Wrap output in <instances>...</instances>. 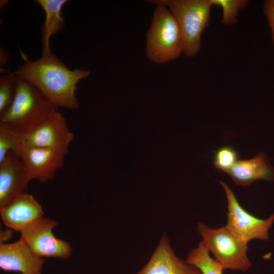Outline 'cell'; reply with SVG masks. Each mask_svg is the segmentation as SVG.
I'll return each instance as SVG.
<instances>
[{"mask_svg":"<svg viewBox=\"0 0 274 274\" xmlns=\"http://www.w3.org/2000/svg\"><path fill=\"white\" fill-rule=\"evenodd\" d=\"M14 73L37 88L58 108L76 109L79 105L76 95L77 84L88 77L86 70H70L52 53L42 54L39 59H25Z\"/></svg>","mask_w":274,"mask_h":274,"instance_id":"cell-1","label":"cell"},{"mask_svg":"<svg viewBox=\"0 0 274 274\" xmlns=\"http://www.w3.org/2000/svg\"><path fill=\"white\" fill-rule=\"evenodd\" d=\"M58 109L37 88L18 77L14 100L0 115V128L23 138Z\"/></svg>","mask_w":274,"mask_h":274,"instance_id":"cell-2","label":"cell"},{"mask_svg":"<svg viewBox=\"0 0 274 274\" xmlns=\"http://www.w3.org/2000/svg\"><path fill=\"white\" fill-rule=\"evenodd\" d=\"M149 3L166 6L177 22L183 43V53L195 56L201 46L202 31L208 26L213 6L210 0H157Z\"/></svg>","mask_w":274,"mask_h":274,"instance_id":"cell-3","label":"cell"},{"mask_svg":"<svg viewBox=\"0 0 274 274\" xmlns=\"http://www.w3.org/2000/svg\"><path fill=\"white\" fill-rule=\"evenodd\" d=\"M146 56L156 64H164L178 58L184 52L179 25L169 9L157 5L146 36Z\"/></svg>","mask_w":274,"mask_h":274,"instance_id":"cell-4","label":"cell"},{"mask_svg":"<svg viewBox=\"0 0 274 274\" xmlns=\"http://www.w3.org/2000/svg\"><path fill=\"white\" fill-rule=\"evenodd\" d=\"M197 230L202 238L201 242L224 269L245 272L252 267L247 255L248 244L226 226L212 228L198 223Z\"/></svg>","mask_w":274,"mask_h":274,"instance_id":"cell-5","label":"cell"},{"mask_svg":"<svg viewBox=\"0 0 274 274\" xmlns=\"http://www.w3.org/2000/svg\"><path fill=\"white\" fill-rule=\"evenodd\" d=\"M219 183L224 189L227 200L225 226L247 244L253 239L267 241L269 230L274 222V213L266 219L254 216L242 207L227 184Z\"/></svg>","mask_w":274,"mask_h":274,"instance_id":"cell-6","label":"cell"},{"mask_svg":"<svg viewBox=\"0 0 274 274\" xmlns=\"http://www.w3.org/2000/svg\"><path fill=\"white\" fill-rule=\"evenodd\" d=\"M57 225L58 223L54 220L43 217L37 218L20 231V238L40 257L68 259L72 248L68 242L56 238L53 234L52 230Z\"/></svg>","mask_w":274,"mask_h":274,"instance_id":"cell-7","label":"cell"},{"mask_svg":"<svg viewBox=\"0 0 274 274\" xmlns=\"http://www.w3.org/2000/svg\"><path fill=\"white\" fill-rule=\"evenodd\" d=\"M74 139L65 118L57 111L23 136L22 141L29 146L53 150L66 155Z\"/></svg>","mask_w":274,"mask_h":274,"instance_id":"cell-8","label":"cell"},{"mask_svg":"<svg viewBox=\"0 0 274 274\" xmlns=\"http://www.w3.org/2000/svg\"><path fill=\"white\" fill-rule=\"evenodd\" d=\"M17 153L24 163L30 181L51 180L63 165L66 156L53 150L29 146L22 141Z\"/></svg>","mask_w":274,"mask_h":274,"instance_id":"cell-9","label":"cell"},{"mask_svg":"<svg viewBox=\"0 0 274 274\" xmlns=\"http://www.w3.org/2000/svg\"><path fill=\"white\" fill-rule=\"evenodd\" d=\"M30 181L18 154L10 152L0 163V209L16 197L26 193Z\"/></svg>","mask_w":274,"mask_h":274,"instance_id":"cell-10","label":"cell"},{"mask_svg":"<svg viewBox=\"0 0 274 274\" xmlns=\"http://www.w3.org/2000/svg\"><path fill=\"white\" fill-rule=\"evenodd\" d=\"M136 274H202L196 267L178 257L164 233L148 262Z\"/></svg>","mask_w":274,"mask_h":274,"instance_id":"cell-11","label":"cell"},{"mask_svg":"<svg viewBox=\"0 0 274 274\" xmlns=\"http://www.w3.org/2000/svg\"><path fill=\"white\" fill-rule=\"evenodd\" d=\"M44 263L21 238L11 244H0V268L4 271L42 274Z\"/></svg>","mask_w":274,"mask_h":274,"instance_id":"cell-12","label":"cell"},{"mask_svg":"<svg viewBox=\"0 0 274 274\" xmlns=\"http://www.w3.org/2000/svg\"><path fill=\"white\" fill-rule=\"evenodd\" d=\"M0 210L5 225L19 231L44 215L41 205L31 195L27 193L16 197Z\"/></svg>","mask_w":274,"mask_h":274,"instance_id":"cell-13","label":"cell"},{"mask_svg":"<svg viewBox=\"0 0 274 274\" xmlns=\"http://www.w3.org/2000/svg\"><path fill=\"white\" fill-rule=\"evenodd\" d=\"M226 173L236 184L243 186L257 180H274L273 169L262 152L251 159L238 160Z\"/></svg>","mask_w":274,"mask_h":274,"instance_id":"cell-14","label":"cell"},{"mask_svg":"<svg viewBox=\"0 0 274 274\" xmlns=\"http://www.w3.org/2000/svg\"><path fill=\"white\" fill-rule=\"evenodd\" d=\"M67 0H37L45 13V21L42 26V54L52 53L50 39L58 33L65 26V22L62 16V9Z\"/></svg>","mask_w":274,"mask_h":274,"instance_id":"cell-15","label":"cell"},{"mask_svg":"<svg viewBox=\"0 0 274 274\" xmlns=\"http://www.w3.org/2000/svg\"><path fill=\"white\" fill-rule=\"evenodd\" d=\"M186 261L197 268L202 274H223L224 269L222 266L211 256L201 242L190 250Z\"/></svg>","mask_w":274,"mask_h":274,"instance_id":"cell-16","label":"cell"},{"mask_svg":"<svg viewBox=\"0 0 274 274\" xmlns=\"http://www.w3.org/2000/svg\"><path fill=\"white\" fill-rule=\"evenodd\" d=\"M18 77L14 72H5L0 77V115L12 105L16 93Z\"/></svg>","mask_w":274,"mask_h":274,"instance_id":"cell-17","label":"cell"},{"mask_svg":"<svg viewBox=\"0 0 274 274\" xmlns=\"http://www.w3.org/2000/svg\"><path fill=\"white\" fill-rule=\"evenodd\" d=\"M212 5L220 7L223 11L221 22L225 25H230L237 22L239 11L248 5L246 0H210Z\"/></svg>","mask_w":274,"mask_h":274,"instance_id":"cell-18","label":"cell"},{"mask_svg":"<svg viewBox=\"0 0 274 274\" xmlns=\"http://www.w3.org/2000/svg\"><path fill=\"white\" fill-rule=\"evenodd\" d=\"M238 152L230 146H223L215 152L213 164L218 169L227 172L238 160Z\"/></svg>","mask_w":274,"mask_h":274,"instance_id":"cell-19","label":"cell"},{"mask_svg":"<svg viewBox=\"0 0 274 274\" xmlns=\"http://www.w3.org/2000/svg\"><path fill=\"white\" fill-rule=\"evenodd\" d=\"M22 141V136L0 128V163L4 160L10 152H17Z\"/></svg>","mask_w":274,"mask_h":274,"instance_id":"cell-20","label":"cell"},{"mask_svg":"<svg viewBox=\"0 0 274 274\" xmlns=\"http://www.w3.org/2000/svg\"><path fill=\"white\" fill-rule=\"evenodd\" d=\"M263 8L271 29L272 40L274 45V0L266 1Z\"/></svg>","mask_w":274,"mask_h":274,"instance_id":"cell-21","label":"cell"},{"mask_svg":"<svg viewBox=\"0 0 274 274\" xmlns=\"http://www.w3.org/2000/svg\"><path fill=\"white\" fill-rule=\"evenodd\" d=\"M13 231L11 230H1V244L9 240L12 236Z\"/></svg>","mask_w":274,"mask_h":274,"instance_id":"cell-22","label":"cell"},{"mask_svg":"<svg viewBox=\"0 0 274 274\" xmlns=\"http://www.w3.org/2000/svg\"><path fill=\"white\" fill-rule=\"evenodd\" d=\"M0 55L1 67H2V66H3L5 63H6L8 59V54L3 48H1Z\"/></svg>","mask_w":274,"mask_h":274,"instance_id":"cell-23","label":"cell"},{"mask_svg":"<svg viewBox=\"0 0 274 274\" xmlns=\"http://www.w3.org/2000/svg\"><path fill=\"white\" fill-rule=\"evenodd\" d=\"M8 2V1H1L0 3H2V4H0L1 8L5 6L4 4H6Z\"/></svg>","mask_w":274,"mask_h":274,"instance_id":"cell-24","label":"cell"}]
</instances>
